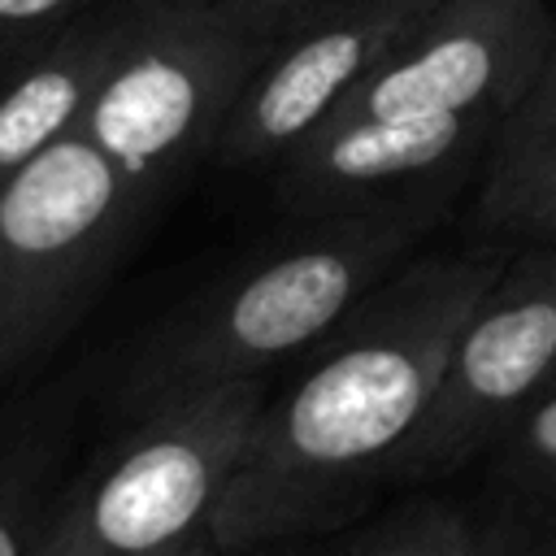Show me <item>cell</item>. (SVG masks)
<instances>
[{"label": "cell", "mask_w": 556, "mask_h": 556, "mask_svg": "<svg viewBox=\"0 0 556 556\" xmlns=\"http://www.w3.org/2000/svg\"><path fill=\"white\" fill-rule=\"evenodd\" d=\"M508 248L421 252L369 287L317 356L269 400L208 517L222 556L334 530L387 482L456 330L491 291Z\"/></svg>", "instance_id": "obj_1"}, {"label": "cell", "mask_w": 556, "mask_h": 556, "mask_svg": "<svg viewBox=\"0 0 556 556\" xmlns=\"http://www.w3.org/2000/svg\"><path fill=\"white\" fill-rule=\"evenodd\" d=\"M447 187L304 217L308 226L256 252L174 308L135 352L122 395L148 408L165 395L265 374L317 343L434 230Z\"/></svg>", "instance_id": "obj_2"}, {"label": "cell", "mask_w": 556, "mask_h": 556, "mask_svg": "<svg viewBox=\"0 0 556 556\" xmlns=\"http://www.w3.org/2000/svg\"><path fill=\"white\" fill-rule=\"evenodd\" d=\"M269 400L265 374L165 395L61 495L35 556H161L200 534Z\"/></svg>", "instance_id": "obj_3"}, {"label": "cell", "mask_w": 556, "mask_h": 556, "mask_svg": "<svg viewBox=\"0 0 556 556\" xmlns=\"http://www.w3.org/2000/svg\"><path fill=\"white\" fill-rule=\"evenodd\" d=\"M152 204L78 130L0 178V387L78 326Z\"/></svg>", "instance_id": "obj_4"}, {"label": "cell", "mask_w": 556, "mask_h": 556, "mask_svg": "<svg viewBox=\"0 0 556 556\" xmlns=\"http://www.w3.org/2000/svg\"><path fill=\"white\" fill-rule=\"evenodd\" d=\"M265 52L269 39L200 0H117L113 52L78 135L161 200L195 161L213 156L217 130Z\"/></svg>", "instance_id": "obj_5"}, {"label": "cell", "mask_w": 556, "mask_h": 556, "mask_svg": "<svg viewBox=\"0 0 556 556\" xmlns=\"http://www.w3.org/2000/svg\"><path fill=\"white\" fill-rule=\"evenodd\" d=\"M556 378V243L508 252L491 291L452 339L443 374L395 452L387 482H434L500 443Z\"/></svg>", "instance_id": "obj_6"}, {"label": "cell", "mask_w": 556, "mask_h": 556, "mask_svg": "<svg viewBox=\"0 0 556 556\" xmlns=\"http://www.w3.org/2000/svg\"><path fill=\"white\" fill-rule=\"evenodd\" d=\"M552 43L556 17L543 0H434L330 117H504L547 61Z\"/></svg>", "instance_id": "obj_7"}, {"label": "cell", "mask_w": 556, "mask_h": 556, "mask_svg": "<svg viewBox=\"0 0 556 556\" xmlns=\"http://www.w3.org/2000/svg\"><path fill=\"white\" fill-rule=\"evenodd\" d=\"M430 4L434 0H348L278 35L230 104L213 161L226 169L274 165L348 100Z\"/></svg>", "instance_id": "obj_8"}, {"label": "cell", "mask_w": 556, "mask_h": 556, "mask_svg": "<svg viewBox=\"0 0 556 556\" xmlns=\"http://www.w3.org/2000/svg\"><path fill=\"white\" fill-rule=\"evenodd\" d=\"M495 126L500 113L330 117L274 161V191L295 217H317L447 187Z\"/></svg>", "instance_id": "obj_9"}, {"label": "cell", "mask_w": 556, "mask_h": 556, "mask_svg": "<svg viewBox=\"0 0 556 556\" xmlns=\"http://www.w3.org/2000/svg\"><path fill=\"white\" fill-rule=\"evenodd\" d=\"M117 35V0H100L0 83V178L78 130Z\"/></svg>", "instance_id": "obj_10"}, {"label": "cell", "mask_w": 556, "mask_h": 556, "mask_svg": "<svg viewBox=\"0 0 556 556\" xmlns=\"http://www.w3.org/2000/svg\"><path fill=\"white\" fill-rule=\"evenodd\" d=\"M473 517L447 500H413L382 513L369 526L317 530L282 543H265L248 556H469Z\"/></svg>", "instance_id": "obj_11"}, {"label": "cell", "mask_w": 556, "mask_h": 556, "mask_svg": "<svg viewBox=\"0 0 556 556\" xmlns=\"http://www.w3.org/2000/svg\"><path fill=\"white\" fill-rule=\"evenodd\" d=\"M65 447V413L43 408L0 439V556H35Z\"/></svg>", "instance_id": "obj_12"}, {"label": "cell", "mask_w": 556, "mask_h": 556, "mask_svg": "<svg viewBox=\"0 0 556 556\" xmlns=\"http://www.w3.org/2000/svg\"><path fill=\"white\" fill-rule=\"evenodd\" d=\"M556 169V43L521 96L504 109L486 143V178L478 195V222H491L521 187Z\"/></svg>", "instance_id": "obj_13"}, {"label": "cell", "mask_w": 556, "mask_h": 556, "mask_svg": "<svg viewBox=\"0 0 556 556\" xmlns=\"http://www.w3.org/2000/svg\"><path fill=\"white\" fill-rule=\"evenodd\" d=\"M491 452H500V478L513 495L556 500V378L508 421Z\"/></svg>", "instance_id": "obj_14"}, {"label": "cell", "mask_w": 556, "mask_h": 556, "mask_svg": "<svg viewBox=\"0 0 556 556\" xmlns=\"http://www.w3.org/2000/svg\"><path fill=\"white\" fill-rule=\"evenodd\" d=\"M100 0H0V83Z\"/></svg>", "instance_id": "obj_15"}, {"label": "cell", "mask_w": 556, "mask_h": 556, "mask_svg": "<svg viewBox=\"0 0 556 556\" xmlns=\"http://www.w3.org/2000/svg\"><path fill=\"white\" fill-rule=\"evenodd\" d=\"M469 556H556V500L517 495L508 513L473 521Z\"/></svg>", "instance_id": "obj_16"}, {"label": "cell", "mask_w": 556, "mask_h": 556, "mask_svg": "<svg viewBox=\"0 0 556 556\" xmlns=\"http://www.w3.org/2000/svg\"><path fill=\"white\" fill-rule=\"evenodd\" d=\"M495 235H521L534 243H556V169L521 187L491 222H482Z\"/></svg>", "instance_id": "obj_17"}, {"label": "cell", "mask_w": 556, "mask_h": 556, "mask_svg": "<svg viewBox=\"0 0 556 556\" xmlns=\"http://www.w3.org/2000/svg\"><path fill=\"white\" fill-rule=\"evenodd\" d=\"M200 4L217 9L222 17H230V22H239L252 35H261V39L274 43L291 26H300V22H308V17L326 13V9H339L348 0H200Z\"/></svg>", "instance_id": "obj_18"}, {"label": "cell", "mask_w": 556, "mask_h": 556, "mask_svg": "<svg viewBox=\"0 0 556 556\" xmlns=\"http://www.w3.org/2000/svg\"><path fill=\"white\" fill-rule=\"evenodd\" d=\"M161 556H222V552L213 547L208 534H200V539H191V543H182V547H174V552H161Z\"/></svg>", "instance_id": "obj_19"}]
</instances>
